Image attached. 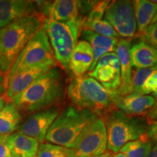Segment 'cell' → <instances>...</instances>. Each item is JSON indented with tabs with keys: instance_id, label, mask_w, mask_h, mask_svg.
Wrapping results in <instances>:
<instances>
[{
	"instance_id": "cell-35",
	"label": "cell",
	"mask_w": 157,
	"mask_h": 157,
	"mask_svg": "<svg viewBox=\"0 0 157 157\" xmlns=\"http://www.w3.org/2000/svg\"><path fill=\"white\" fill-rule=\"evenodd\" d=\"M5 104V98L2 97V96H0V111H1L2 109L4 107Z\"/></svg>"
},
{
	"instance_id": "cell-21",
	"label": "cell",
	"mask_w": 157,
	"mask_h": 157,
	"mask_svg": "<svg viewBox=\"0 0 157 157\" xmlns=\"http://www.w3.org/2000/svg\"><path fill=\"white\" fill-rule=\"evenodd\" d=\"M22 116L12 102L5 104L0 111V136L9 135L19 129Z\"/></svg>"
},
{
	"instance_id": "cell-19",
	"label": "cell",
	"mask_w": 157,
	"mask_h": 157,
	"mask_svg": "<svg viewBox=\"0 0 157 157\" xmlns=\"http://www.w3.org/2000/svg\"><path fill=\"white\" fill-rule=\"evenodd\" d=\"M132 66L136 68H151L157 65V50L143 39L131 47Z\"/></svg>"
},
{
	"instance_id": "cell-34",
	"label": "cell",
	"mask_w": 157,
	"mask_h": 157,
	"mask_svg": "<svg viewBox=\"0 0 157 157\" xmlns=\"http://www.w3.org/2000/svg\"><path fill=\"white\" fill-rule=\"evenodd\" d=\"M147 157H157V148L155 146H153L151 150L148 153Z\"/></svg>"
},
{
	"instance_id": "cell-1",
	"label": "cell",
	"mask_w": 157,
	"mask_h": 157,
	"mask_svg": "<svg viewBox=\"0 0 157 157\" xmlns=\"http://www.w3.org/2000/svg\"><path fill=\"white\" fill-rule=\"evenodd\" d=\"M64 80L58 68L52 67L11 102L19 111L34 113L54 107L64 95Z\"/></svg>"
},
{
	"instance_id": "cell-37",
	"label": "cell",
	"mask_w": 157,
	"mask_h": 157,
	"mask_svg": "<svg viewBox=\"0 0 157 157\" xmlns=\"http://www.w3.org/2000/svg\"><path fill=\"white\" fill-rule=\"evenodd\" d=\"M93 157H111V155L110 154L109 152H105L104 154L99 155V156H96Z\"/></svg>"
},
{
	"instance_id": "cell-15",
	"label": "cell",
	"mask_w": 157,
	"mask_h": 157,
	"mask_svg": "<svg viewBox=\"0 0 157 157\" xmlns=\"http://www.w3.org/2000/svg\"><path fill=\"white\" fill-rule=\"evenodd\" d=\"M130 41L126 39L118 41L116 54L120 63L121 85L117 90L118 95L125 96L133 93L132 76V66L130 58Z\"/></svg>"
},
{
	"instance_id": "cell-2",
	"label": "cell",
	"mask_w": 157,
	"mask_h": 157,
	"mask_svg": "<svg viewBox=\"0 0 157 157\" xmlns=\"http://www.w3.org/2000/svg\"><path fill=\"white\" fill-rule=\"evenodd\" d=\"M44 14L25 15L0 29V71L8 74L29 41L44 25Z\"/></svg>"
},
{
	"instance_id": "cell-32",
	"label": "cell",
	"mask_w": 157,
	"mask_h": 157,
	"mask_svg": "<svg viewBox=\"0 0 157 157\" xmlns=\"http://www.w3.org/2000/svg\"><path fill=\"white\" fill-rule=\"evenodd\" d=\"M154 98L155 99H156L154 105H153V107L149 110L146 114L148 120L153 121H157V95L155 96Z\"/></svg>"
},
{
	"instance_id": "cell-13",
	"label": "cell",
	"mask_w": 157,
	"mask_h": 157,
	"mask_svg": "<svg viewBox=\"0 0 157 157\" xmlns=\"http://www.w3.org/2000/svg\"><path fill=\"white\" fill-rule=\"evenodd\" d=\"M155 101L154 96L132 93L125 96L118 95L113 101V107L126 115L139 117L146 114Z\"/></svg>"
},
{
	"instance_id": "cell-36",
	"label": "cell",
	"mask_w": 157,
	"mask_h": 157,
	"mask_svg": "<svg viewBox=\"0 0 157 157\" xmlns=\"http://www.w3.org/2000/svg\"><path fill=\"white\" fill-rule=\"evenodd\" d=\"M111 157H127L125 156L124 154H122V153L121 152H117V153H114V154H113Z\"/></svg>"
},
{
	"instance_id": "cell-24",
	"label": "cell",
	"mask_w": 157,
	"mask_h": 157,
	"mask_svg": "<svg viewBox=\"0 0 157 157\" xmlns=\"http://www.w3.org/2000/svg\"><path fill=\"white\" fill-rule=\"evenodd\" d=\"M80 25H81V31L83 30H89L102 36L115 39H117V37L119 36L111 24L102 18L87 19L82 17V19H80Z\"/></svg>"
},
{
	"instance_id": "cell-27",
	"label": "cell",
	"mask_w": 157,
	"mask_h": 157,
	"mask_svg": "<svg viewBox=\"0 0 157 157\" xmlns=\"http://www.w3.org/2000/svg\"><path fill=\"white\" fill-rule=\"evenodd\" d=\"M140 36L143 41L157 50V22L149 25L146 31Z\"/></svg>"
},
{
	"instance_id": "cell-12",
	"label": "cell",
	"mask_w": 157,
	"mask_h": 157,
	"mask_svg": "<svg viewBox=\"0 0 157 157\" xmlns=\"http://www.w3.org/2000/svg\"><path fill=\"white\" fill-rule=\"evenodd\" d=\"M43 2L24 0H0V29L25 15L38 13L36 8L43 10Z\"/></svg>"
},
{
	"instance_id": "cell-11",
	"label": "cell",
	"mask_w": 157,
	"mask_h": 157,
	"mask_svg": "<svg viewBox=\"0 0 157 157\" xmlns=\"http://www.w3.org/2000/svg\"><path fill=\"white\" fill-rule=\"evenodd\" d=\"M59 113L60 111L57 106L32 113L20 126L18 132L43 143L49 129Z\"/></svg>"
},
{
	"instance_id": "cell-31",
	"label": "cell",
	"mask_w": 157,
	"mask_h": 157,
	"mask_svg": "<svg viewBox=\"0 0 157 157\" xmlns=\"http://www.w3.org/2000/svg\"><path fill=\"white\" fill-rule=\"evenodd\" d=\"M146 135L151 141L154 146L157 148V121H154L148 124Z\"/></svg>"
},
{
	"instance_id": "cell-17",
	"label": "cell",
	"mask_w": 157,
	"mask_h": 157,
	"mask_svg": "<svg viewBox=\"0 0 157 157\" xmlns=\"http://www.w3.org/2000/svg\"><path fill=\"white\" fill-rule=\"evenodd\" d=\"M82 38L87 42L91 46L93 52V63L89 70L90 72L93 71L95 68L98 60L103 55L113 52L116 50L118 44V39L102 36L89 30H83L81 31Z\"/></svg>"
},
{
	"instance_id": "cell-5",
	"label": "cell",
	"mask_w": 157,
	"mask_h": 157,
	"mask_svg": "<svg viewBox=\"0 0 157 157\" xmlns=\"http://www.w3.org/2000/svg\"><path fill=\"white\" fill-rule=\"evenodd\" d=\"M105 114L107 148L113 153L119 152L125 144L140 138L147 132L148 121L142 117H131L116 109Z\"/></svg>"
},
{
	"instance_id": "cell-33",
	"label": "cell",
	"mask_w": 157,
	"mask_h": 157,
	"mask_svg": "<svg viewBox=\"0 0 157 157\" xmlns=\"http://www.w3.org/2000/svg\"><path fill=\"white\" fill-rule=\"evenodd\" d=\"M7 87V81H6L5 76L0 71V96L6 91Z\"/></svg>"
},
{
	"instance_id": "cell-14",
	"label": "cell",
	"mask_w": 157,
	"mask_h": 157,
	"mask_svg": "<svg viewBox=\"0 0 157 157\" xmlns=\"http://www.w3.org/2000/svg\"><path fill=\"white\" fill-rule=\"evenodd\" d=\"M54 65H44L36 66L18 72L10 78L7 80L6 95L9 99H13L15 96L21 93L27 89L41 76L50 70Z\"/></svg>"
},
{
	"instance_id": "cell-30",
	"label": "cell",
	"mask_w": 157,
	"mask_h": 157,
	"mask_svg": "<svg viewBox=\"0 0 157 157\" xmlns=\"http://www.w3.org/2000/svg\"><path fill=\"white\" fill-rule=\"evenodd\" d=\"M7 135L0 136V157H13L7 142Z\"/></svg>"
},
{
	"instance_id": "cell-40",
	"label": "cell",
	"mask_w": 157,
	"mask_h": 157,
	"mask_svg": "<svg viewBox=\"0 0 157 157\" xmlns=\"http://www.w3.org/2000/svg\"><path fill=\"white\" fill-rule=\"evenodd\" d=\"M13 157H17V156H13Z\"/></svg>"
},
{
	"instance_id": "cell-22",
	"label": "cell",
	"mask_w": 157,
	"mask_h": 157,
	"mask_svg": "<svg viewBox=\"0 0 157 157\" xmlns=\"http://www.w3.org/2000/svg\"><path fill=\"white\" fill-rule=\"evenodd\" d=\"M91 77L95 78L104 87L117 92L121 85L120 70L116 69L109 66H96L93 71L88 73Z\"/></svg>"
},
{
	"instance_id": "cell-18",
	"label": "cell",
	"mask_w": 157,
	"mask_h": 157,
	"mask_svg": "<svg viewBox=\"0 0 157 157\" xmlns=\"http://www.w3.org/2000/svg\"><path fill=\"white\" fill-rule=\"evenodd\" d=\"M7 142L13 156L17 157H35L39 149L36 139L17 132L7 135Z\"/></svg>"
},
{
	"instance_id": "cell-25",
	"label": "cell",
	"mask_w": 157,
	"mask_h": 157,
	"mask_svg": "<svg viewBox=\"0 0 157 157\" xmlns=\"http://www.w3.org/2000/svg\"><path fill=\"white\" fill-rule=\"evenodd\" d=\"M36 157H76V155L74 149L43 143L39 146Z\"/></svg>"
},
{
	"instance_id": "cell-38",
	"label": "cell",
	"mask_w": 157,
	"mask_h": 157,
	"mask_svg": "<svg viewBox=\"0 0 157 157\" xmlns=\"http://www.w3.org/2000/svg\"><path fill=\"white\" fill-rule=\"evenodd\" d=\"M156 22H157V13H156V15H155V16L154 17V18H153L151 23V24H153V23H156Z\"/></svg>"
},
{
	"instance_id": "cell-39",
	"label": "cell",
	"mask_w": 157,
	"mask_h": 157,
	"mask_svg": "<svg viewBox=\"0 0 157 157\" xmlns=\"http://www.w3.org/2000/svg\"><path fill=\"white\" fill-rule=\"evenodd\" d=\"M152 2H154L155 4H157V0H152Z\"/></svg>"
},
{
	"instance_id": "cell-20",
	"label": "cell",
	"mask_w": 157,
	"mask_h": 157,
	"mask_svg": "<svg viewBox=\"0 0 157 157\" xmlns=\"http://www.w3.org/2000/svg\"><path fill=\"white\" fill-rule=\"evenodd\" d=\"M132 3L137 31L141 35L146 31L157 13V4L147 0H136Z\"/></svg>"
},
{
	"instance_id": "cell-3",
	"label": "cell",
	"mask_w": 157,
	"mask_h": 157,
	"mask_svg": "<svg viewBox=\"0 0 157 157\" xmlns=\"http://www.w3.org/2000/svg\"><path fill=\"white\" fill-rule=\"evenodd\" d=\"M67 95L74 106L89 110L98 116L112 109L113 101L119 95L89 75L72 79L67 87Z\"/></svg>"
},
{
	"instance_id": "cell-7",
	"label": "cell",
	"mask_w": 157,
	"mask_h": 157,
	"mask_svg": "<svg viewBox=\"0 0 157 157\" xmlns=\"http://www.w3.org/2000/svg\"><path fill=\"white\" fill-rule=\"evenodd\" d=\"M56 60L48 36L42 27L32 36L17 56L7 74L8 80L21 71L44 65L56 66Z\"/></svg>"
},
{
	"instance_id": "cell-26",
	"label": "cell",
	"mask_w": 157,
	"mask_h": 157,
	"mask_svg": "<svg viewBox=\"0 0 157 157\" xmlns=\"http://www.w3.org/2000/svg\"><path fill=\"white\" fill-rule=\"evenodd\" d=\"M156 69L157 65L151 68H137L132 76L133 93L140 94L141 89L145 82Z\"/></svg>"
},
{
	"instance_id": "cell-10",
	"label": "cell",
	"mask_w": 157,
	"mask_h": 157,
	"mask_svg": "<svg viewBox=\"0 0 157 157\" xmlns=\"http://www.w3.org/2000/svg\"><path fill=\"white\" fill-rule=\"evenodd\" d=\"M96 1L56 0L45 3L43 9L46 18L66 23L82 19L93 8Z\"/></svg>"
},
{
	"instance_id": "cell-6",
	"label": "cell",
	"mask_w": 157,
	"mask_h": 157,
	"mask_svg": "<svg viewBox=\"0 0 157 157\" xmlns=\"http://www.w3.org/2000/svg\"><path fill=\"white\" fill-rule=\"evenodd\" d=\"M57 61L66 69H69L70 60L79 33L80 20L61 23L46 18L43 25Z\"/></svg>"
},
{
	"instance_id": "cell-29",
	"label": "cell",
	"mask_w": 157,
	"mask_h": 157,
	"mask_svg": "<svg viewBox=\"0 0 157 157\" xmlns=\"http://www.w3.org/2000/svg\"><path fill=\"white\" fill-rule=\"evenodd\" d=\"M150 93H154V96L157 95V69L147 78L141 89V95Z\"/></svg>"
},
{
	"instance_id": "cell-8",
	"label": "cell",
	"mask_w": 157,
	"mask_h": 157,
	"mask_svg": "<svg viewBox=\"0 0 157 157\" xmlns=\"http://www.w3.org/2000/svg\"><path fill=\"white\" fill-rule=\"evenodd\" d=\"M104 20L111 24L118 35L126 39L136 36L137 27L132 2L113 1L104 13Z\"/></svg>"
},
{
	"instance_id": "cell-4",
	"label": "cell",
	"mask_w": 157,
	"mask_h": 157,
	"mask_svg": "<svg viewBox=\"0 0 157 157\" xmlns=\"http://www.w3.org/2000/svg\"><path fill=\"white\" fill-rule=\"evenodd\" d=\"M98 116L93 111L74 105L66 107L51 125L45 140L52 144L74 149L84 129Z\"/></svg>"
},
{
	"instance_id": "cell-9",
	"label": "cell",
	"mask_w": 157,
	"mask_h": 157,
	"mask_svg": "<svg viewBox=\"0 0 157 157\" xmlns=\"http://www.w3.org/2000/svg\"><path fill=\"white\" fill-rule=\"evenodd\" d=\"M107 148V132L104 119L98 116L84 129L74 148L76 157H93Z\"/></svg>"
},
{
	"instance_id": "cell-16",
	"label": "cell",
	"mask_w": 157,
	"mask_h": 157,
	"mask_svg": "<svg viewBox=\"0 0 157 157\" xmlns=\"http://www.w3.org/2000/svg\"><path fill=\"white\" fill-rule=\"evenodd\" d=\"M93 60V52L90 44L84 40L79 41L71 55L69 70L76 77H81L89 71Z\"/></svg>"
},
{
	"instance_id": "cell-28",
	"label": "cell",
	"mask_w": 157,
	"mask_h": 157,
	"mask_svg": "<svg viewBox=\"0 0 157 157\" xmlns=\"http://www.w3.org/2000/svg\"><path fill=\"white\" fill-rule=\"evenodd\" d=\"M102 66H109L116 69L120 70V63H119V60L115 52H109V53L103 55L98 60L95 67Z\"/></svg>"
},
{
	"instance_id": "cell-23",
	"label": "cell",
	"mask_w": 157,
	"mask_h": 157,
	"mask_svg": "<svg viewBox=\"0 0 157 157\" xmlns=\"http://www.w3.org/2000/svg\"><path fill=\"white\" fill-rule=\"evenodd\" d=\"M153 146L154 145L146 133L140 138L125 144L119 152L127 157H147Z\"/></svg>"
}]
</instances>
